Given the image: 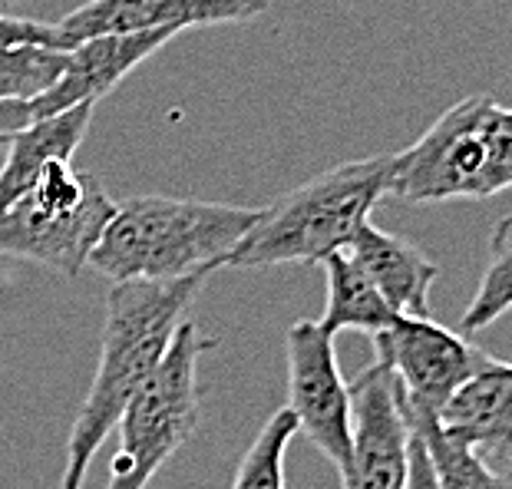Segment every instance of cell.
Segmentation results:
<instances>
[{"mask_svg": "<svg viewBox=\"0 0 512 489\" xmlns=\"http://www.w3.org/2000/svg\"><path fill=\"white\" fill-rule=\"evenodd\" d=\"M407 420L410 433L423 443V450L430 456L440 489H509L506 473L493 470L486 456H479L476 450L440 433L433 417L407 414Z\"/></svg>", "mask_w": 512, "mask_h": 489, "instance_id": "2e32d148", "label": "cell"}, {"mask_svg": "<svg viewBox=\"0 0 512 489\" xmlns=\"http://www.w3.org/2000/svg\"><path fill=\"white\" fill-rule=\"evenodd\" d=\"M172 37L176 30H146V34H113L76 43L73 50H67V67L57 86L30 103V116L43 119L83 103L96 106Z\"/></svg>", "mask_w": 512, "mask_h": 489, "instance_id": "8fae6325", "label": "cell"}, {"mask_svg": "<svg viewBox=\"0 0 512 489\" xmlns=\"http://www.w3.org/2000/svg\"><path fill=\"white\" fill-rule=\"evenodd\" d=\"M271 7V0H90L57 24L70 47L93 37L146 34V30H182L212 24H242Z\"/></svg>", "mask_w": 512, "mask_h": 489, "instance_id": "30bf717a", "label": "cell"}, {"mask_svg": "<svg viewBox=\"0 0 512 489\" xmlns=\"http://www.w3.org/2000/svg\"><path fill=\"white\" fill-rule=\"evenodd\" d=\"M116 212V202L96 182L76 209H47L24 195L14 209L0 215V255L20 262L47 265L60 275L76 278L90 265Z\"/></svg>", "mask_w": 512, "mask_h": 489, "instance_id": "9c48e42d", "label": "cell"}, {"mask_svg": "<svg viewBox=\"0 0 512 489\" xmlns=\"http://www.w3.org/2000/svg\"><path fill=\"white\" fill-rule=\"evenodd\" d=\"M96 106L83 103L57 116L34 119L7 143V159L0 166V215L34 189L37 176L47 162H70L90 129Z\"/></svg>", "mask_w": 512, "mask_h": 489, "instance_id": "5bb4252c", "label": "cell"}, {"mask_svg": "<svg viewBox=\"0 0 512 489\" xmlns=\"http://www.w3.org/2000/svg\"><path fill=\"white\" fill-rule=\"evenodd\" d=\"M294 437H298L294 417L281 407L265 420L252 447L245 450L232 489H285V456Z\"/></svg>", "mask_w": 512, "mask_h": 489, "instance_id": "ac0fdd59", "label": "cell"}, {"mask_svg": "<svg viewBox=\"0 0 512 489\" xmlns=\"http://www.w3.org/2000/svg\"><path fill=\"white\" fill-rule=\"evenodd\" d=\"M377 364L397 377L407 414L437 417L440 407L496 357L430 318H397L374 338Z\"/></svg>", "mask_w": 512, "mask_h": 489, "instance_id": "8992f818", "label": "cell"}, {"mask_svg": "<svg viewBox=\"0 0 512 489\" xmlns=\"http://www.w3.org/2000/svg\"><path fill=\"white\" fill-rule=\"evenodd\" d=\"M509 186L512 113L479 93L453 103L417 143L394 152L387 195L410 205H437L489 199Z\"/></svg>", "mask_w": 512, "mask_h": 489, "instance_id": "277c9868", "label": "cell"}, {"mask_svg": "<svg viewBox=\"0 0 512 489\" xmlns=\"http://www.w3.org/2000/svg\"><path fill=\"white\" fill-rule=\"evenodd\" d=\"M407 489H440L437 473H433V463L423 443L410 433V470H407Z\"/></svg>", "mask_w": 512, "mask_h": 489, "instance_id": "44dd1931", "label": "cell"}, {"mask_svg": "<svg viewBox=\"0 0 512 489\" xmlns=\"http://www.w3.org/2000/svg\"><path fill=\"white\" fill-rule=\"evenodd\" d=\"M437 430L479 456H509L512 437V371L506 361H496L486 371L473 374L433 417Z\"/></svg>", "mask_w": 512, "mask_h": 489, "instance_id": "4fadbf2b", "label": "cell"}, {"mask_svg": "<svg viewBox=\"0 0 512 489\" xmlns=\"http://www.w3.org/2000/svg\"><path fill=\"white\" fill-rule=\"evenodd\" d=\"M0 47L73 50L70 40L57 30V24H43V20H30V17H10V14H0Z\"/></svg>", "mask_w": 512, "mask_h": 489, "instance_id": "ffe728a7", "label": "cell"}, {"mask_svg": "<svg viewBox=\"0 0 512 489\" xmlns=\"http://www.w3.org/2000/svg\"><path fill=\"white\" fill-rule=\"evenodd\" d=\"M390 169L394 152L341 162L301 182L285 199L261 209L258 222L225 258V268L321 265L324 258L344 252L387 195Z\"/></svg>", "mask_w": 512, "mask_h": 489, "instance_id": "3957f363", "label": "cell"}, {"mask_svg": "<svg viewBox=\"0 0 512 489\" xmlns=\"http://www.w3.org/2000/svg\"><path fill=\"white\" fill-rule=\"evenodd\" d=\"M344 252L370 278V285L380 291L397 318H430V288L440 268L417 245L367 222Z\"/></svg>", "mask_w": 512, "mask_h": 489, "instance_id": "7c38bea8", "label": "cell"}, {"mask_svg": "<svg viewBox=\"0 0 512 489\" xmlns=\"http://www.w3.org/2000/svg\"><path fill=\"white\" fill-rule=\"evenodd\" d=\"M509 301H512V215H503L493 225V235H489V258L483 278H479V288L456 334L470 341V334L483 331L493 321L503 318L509 311Z\"/></svg>", "mask_w": 512, "mask_h": 489, "instance_id": "e0dca14e", "label": "cell"}, {"mask_svg": "<svg viewBox=\"0 0 512 489\" xmlns=\"http://www.w3.org/2000/svg\"><path fill=\"white\" fill-rule=\"evenodd\" d=\"M351 390V453L341 470L344 489H407L410 420L397 377L370 364Z\"/></svg>", "mask_w": 512, "mask_h": 489, "instance_id": "ba28073f", "label": "cell"}, {"mask_svg": "<svg viewBox=\"0 0 512 489\" xmlns=\"http://www.w3.org/2000/svg\"><path fill=\"white\" fill-rule=\"evenodd\" d=\"M67 67V50L0 47V100L34 103L57 86Z\"/></svg>", "mask_w": 512, "mask_h": 489, "instance_id": "d6986e66", "label": "cell"}, {"mask_svg": "<svg viewBox=\"0 0 512 489\" xmlns=\"http://www.w3.org/2000/svg\"><path fill=\"white\" fill-rule=\"evenodd\" d=\"M288 351V414L328 460L344 470L351 453V390L337 367L334 338L318 321H294L285 334Z\"/></svg>", "mask_w": 512, "mask_h": 489, "instance_id": "52a82bcc", "label": "cell"}, {"mask_svg": "<svg viewBox=\"0 0 512 489\" xmlns=\"http://www.w3.org/2000/svg\"><path fill=\"white\" fill-rule=\"evenodd\" d=\"M205 278L169 281H116L106 295V324L93 384L86 390L80 414L67 440L60 489H83L96 450L116 430L126 404L156 374L169 341L185 321Z\"/></svg>", "mask_w": 512, "mask_h": 489, "instance_id": "6da1fadb", "label": "cell"}, {"mask_svg": "<svg viewBox=\"0 0 512 489\" xmlns=\"http://www.w3.org/2000/svg\"><path fill=\"white\" fill-rule=\"evenodd\" d=\"M219 347L199 324L185 318L139 394L119 417V450L110 460L106 489H146L149 480L176 456L199 430V361Z\"/></svg>", "mask_w": 512, "mask_h": 489, "instance_id": "5b68a950", "label": "cell"}, {"mask_svg": "<svg viewBox=\"0 0 512 489\" xmlns=\"http://www.w3.org/2000/svg\"><path fill=\"white\" fill-rule=\"evenodd\" d=\"M261 209L228 202L179 199V195H136L116 205L110 225L93 248L90 265L116 281L169 285L209 278L225 268Z\"/></svg>", "mask_w": 512, "mask_h": 489, "instance_id": "7a4b0ae2", "label": "cell"}, {"mask_svg": "<svg viewBox=\"0 0 512 489\" xmlns=\"http://www.w3.org/2000/svg\"><path fill=\"white\" fill-rule=\"evenodd\" d=\"M30 123H34V116H30V103L0 100V146H7L10 139Z\"/></svg>", "mask_w": 512, "mask_h": 489, "instance_id": "7402d4cb", "label": "cell"}, {"mask_svg": "<svg viewBox=\"0 0 512 489\" xmlns=\"http://www.w3.org/2000/svg\"><path fill=\"white\" fill-rule=\"evenodd\" d=\"M324 281H328V301H324V314L318 318V328L337 338L341 331H361L377 338L387 328L397 324V314L390 304L380 298V291L370 285V278L351 262L347 252H337L321 262Z\"/></svg>", "mask_w": 512, "mask_h": 489, "instance_id": "9a60e30c", "label": "cell"}, {"mask_svg": "<svg viewBox=\"0 0 512 489\" xmlns=\"http://www.w3.org/2000/svg\"><path fill=\"white\" fill-rule=\"evenodd\" d=\"M14 4H20V0H0V7H14Z\"/></svg>", "mask_w": 512, "mask_h": 489, "instance_id": "603a6c76", "label": "cell"}]
</instances>
